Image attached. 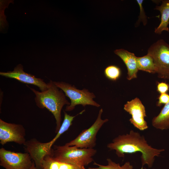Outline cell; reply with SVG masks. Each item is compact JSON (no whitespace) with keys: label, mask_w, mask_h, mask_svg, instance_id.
<instances>
[{"label":"cell","mask_w":169,"mask_h":169,"mask_svg":"<svg viewBox=\"0 0 169 169\" xmlns=\"http://www.w3.org/2000/svg\"><path fill=\"white\" fill-rule=\"evenodd\" d=\"M107 146L110 151H115L119 157H124L125 155L141 152L142 166L145 165L151 168L156 156H160L164 149H157L148 144L144 136L138 132L131 130L129 133L119 135L115 138Z\"/></svg>","instance_id":"1"},{"label":"cell","mask_w":169,"mask_h":169,"mask_svg":"<svg viewBox=\"0 0 169 169\" xmlns=\"http://www.w3.org/2000/svg\"><path fill=\"white\" fill-rule=\"evenodd\" d=\"M48 84V89L44 91L39 92L29 88L35 95L34 99L37 106L41 109L46 108L53 115L56 120L55 132L57 133L61 125L62 108L65 105H69L70 103L66 99L63 91L59 90L53 81L50 80Z\"/></svg>","instance_id":"2"},{"label":"cell","mask_w":169,"mask_h":169,"mask_svg":"<svg viewBox=\"0 0 169 169\" xmlns=\"http://www.w3.org/2000/svg\"><path fill=\"white\" fill-rule=\"evenodd\" d=\"M74 119L72 116L65 115L59 130L55 137L49 142L42 143L33 138L26 141L24 144L26 152L30 155L38 169H42V162L46 156H52L53 145L63 133L68 130L72 125Z\"/></svg>","instance_id":"3"},{"label":"cell","mask_w":169,"mask_h":169,"mask_svg":"<svg viewBox=\"0 0 169 169\" xmlns=\"http://www.w3.org/2000/svg\"><path fill=\"white\" fill-rule=\"evenodd\" d=\"M52 156L60 161L85 167L94 161L97 150L94 148H82L75 146L54 145Z\"/></svg>","instance_id":"4"},{"label":"cell","mask_w":169,"mask_h":169,"mask_svg":"<svg viewBox=\"0 0 169 169\" xmlns=\"http://www.w3.org/2000/svg\"><path fill=\"white\" fill-rule=\"evenodd\" d=\"M53 82L70 100V105L66 106L65 111L73 110L75 106L78 105H81L83 107L86 105H91L97 107L100 106L99 104L93 100L96 97L95 94L92 92H90L88 90L84 89L80 90L76 88L74 85L65 82L53 81Z\"/></svg>","instance_id":"5"},{"label":"cell","mask_w":169,"mask_h":169,"mask_svg":"<svg viewBox=\"0 0 169 169\" xmlns=\"http://www.w3.org/2000/svg\"><path fill=\"white\" fill-rule=\"evenodd\" d=\"M147 54L153 59L158 77L169 80V44L159 39L149 47Z\"/></svg>","instance_id":"6"},{"label":"cell","mask_w":169,"mask_h":169,"mask_svg":"<svg viewBox=\"0 0 169 169\" xmlns=\"http://www.w3.org/2000/svg\"><path fill=\"white\" fill-rule=\"evenodd\" d=\"M102 108L99 110L96 119L88 128L84 129L74 139L65 144L68 146H75L82 148H94L96 145L97 134L103 125L109 120L102 119Z\"/></svg>","instance_id":"7"},{"label":"cell","mask_w":169,"mask_h":169,"mask_svg":"<svg viewBox=\"0 0 169 169\" xmlns=\"http://www.w3.org/2000/svg\"><path fill=\"white\" fill-rule=\"evenodd\" d=\"M27 152H15L0 149V165L5 169H29L33 162Z\"/></svg>","instance_id":"8"},{"label":"cell","mask_w":169,"mask_h":169,"mask_svg":"<svg viewBox=\"0 0 169 169\" xmlns=\"http://www.w3.org/2000/svg\"><path fill=\"white\" fill-rule=\"evenodd\" d=\"M25 130L23 125L7 122L0 119V143L4 145L14 142L23 145L26 141Z\"/></svg>","instance_id":"9"},{"label":"cell","mask_w":169,"mask_h":169,"mask_svg":"<svg viewBox=\"0 0 169 169\" xmlns=\"http://www.w3.org/2000/svg\"><path fill=\"white\" fill-rule=\"evenodd\" d=\"M124 109L131 115L129 120L135 128L141 131L148 128L145 120L146 116L145 108L139 98L136 97L127 101L124 105Z\"/></svg>","instance_id":"10"},{"label":"cell","mask_w":169,"mask_h":169,"mask_svg":"<svg viewBox=\"0 0 169 169\" xmlns=\"http://www.w3.org/2000/svg\"><path fill=\"white\" fill-rule=\"evenodd\" d=\"M0 75L5 77L15 79L22 83L37 86L41 91H45L48 88V83H46L41 79L25 72L23 70V65L20 64L15 67L13 71L1 72Z\"/></svg>","instance_id":"11"},{"label":"cell","mask_w":169,"mask_h":169,"mask_svg":"<svg viewBox=\"0 0 169 169\" xmlns=\"http://www.w3.org/2000/svg\"><path fill=\"white\" fill-rule=\"evenodd\" d=\"M125 64L127 70V79L129 80L137 77L139 70L137 63V57L132 53L124 49H117L114 51Z\"/></svg>","instance_id":"12"},{"label":"cell","mask_w":169,"mask_h":169,"mask_svg":"<svg viewBox=\"0 0 169 169\" xmlns=\"http://www.w3.org/2000/svg\"><path fill=\"white\" fill-rule=\"evenodd\" d=\"M161 2L160 6H156L155 8L161 14V22L154 31L156 33L158 34H161L163 31L169 32V0H162Z\"/></svg>","instance_id":"13"},{"label":"cell","mask_w":169,"mask_h":169,"mask_svg":"<svg viewBox=\"0 0 169 169\" xmlns=\"http://www.w3.org/2000/svg\"><path fill=\"white\" fill-rule=\"evenodd\" d=\"M42 169H86L85 167L75 166L58 160L52 155H48L44 158Z\"/></svg>","instance_id":"14"},{"label":"cell","mask_w":169,"mask_h":169,"mask_svg":"<svg viewBox=\"0 0 169 169\" xmlns=\"http://www.w3.org/2000/svg\"><path fill=\"white\" fill-rule=\"evenodd\" d=\"M151 124L157 129H169V102L165 105L157 115L153 118Z\"/></svg>","instance_id":"15"},{"label":"cell","mask_w":169,"mask_h":169,"mask_svg":"<svg viewBox=\"0 0 169 169\" xmlns=\"http://www.w3.org/2000/svg\"><path fill=\"white\" fill-rule=\"evenodd\" d=\"M137 63L139 70L151 73H156V68L152 57L147 54L141 57H137Z\"/></svg>","instance_id":"16"},{"label":"cell","mask_w":169,"mask_h":169,"mask_svg":"<svg viewBox=\"0 0 169 169\" xmlns=\"http://www.w3.org/2000/svg\"><path fill=\"white\" fill-rule=\"evenodd\" d=\"M107 165H104L98 164L95 162L93 164L97 166V167H89L88 169H133V166L130 162L127 161L124 165L120 166L119 163H117L110 159H107Z\"/></svg>","instance_id":"17"},{"label":"cell","mask_w":169,"mask_h":169,"mask_svg":"<svg viewBox=\"0 0 169 169\" xmlns=\"http://www.w3.org/2000/svg\"><path fill=\"white\" fill-rule=\"evenodd\" d=\"M104 74L106 78L109 80L115 81L120 77L121 71L120 69L115 65H110L105 69Z\"/></svg>","instance_id":"18"},{"label":"cell","mask_w":169,"mask_h":169,"mask_svg":"<svg viewBox=\"0 0 169 169\" xmlns=\"http://www.w3.org/2000/svg\"><path fill=\"white\" fill-rule=\"evenodd\" d=\"M140 9V13L139 16L138 20L137 21L136 24H138L141 22H142L144 25H146L147 23V17L146 15L144 9L142 6V3L143 0H137Z\"/></svg>","instance_id":"19"},{"label":"cell","mask_w":169,"mask_h":169,"mask_svg":"<svg viewBox=\"0 0 169 169\" xmlns=\"http://www.w3.org/2000/svg\"><path fill=\"white\" fill-rule=\"evenodd\" d=\"M169 90V84L164 82H158L157 91L160 94L166 93Z\"/></svg>","instance_id":"20"},{"label":"cell","mask_w":169,"mask_h":169,"mask_svg":"<svg viewBox=\"0 0 169 169\" xmlns=\"http://www.w3.org/2000/svg\"><path fill=\"white\" fill-rule=\"evenodd\" d=\"M157 104L158 106H160L162 104H166L169 102V95L166 93L160 94Z\"/></svg>","instance_id":"21"},{"label":"cell","mask_w":169,"mask_h":169,"mask_svg":"<svg viewBox=\"0 0 169 169\" xmlns=\"http://www.w3.org/2000/svg\"><path fill=\"white\" fill-rule=\"evenodd\" d=\"M29 169H38L35 166L34 162L31 167Z\"/></svg>","instance_id":"22"},{"label":"cell","mask_w":169,"mask_h":169,"mask_svg":"<svg viewBox=\"0 0 169 169\" xmlns=\"http://www.w3.org/2000/svg\"><path fill=\"white\" fill-rule=\"evenodd\" d=\"M142 169H146V168H143Z\"/></svg>","instance_id":"23"}]
</instances>
